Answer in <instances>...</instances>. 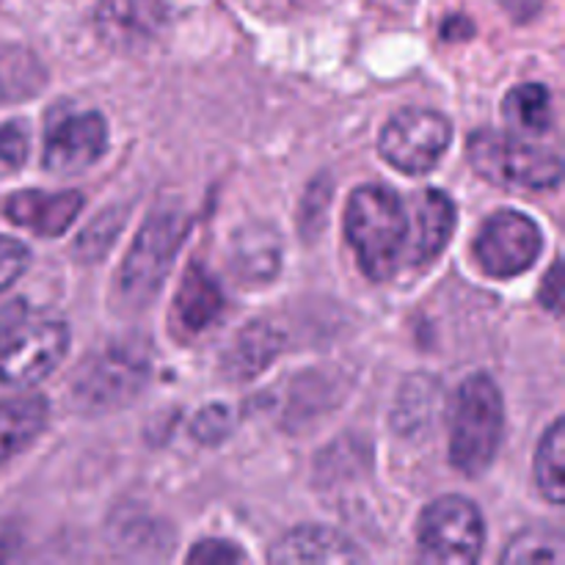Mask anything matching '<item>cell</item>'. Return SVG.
I'll return each instance as SVG.
<instances>
[{
    "mask_svg": "<svg viewBox=\"0 0 565 565\" xmlns=\"http://www.w3.org/2000/svg\"><path fill=\"white\" fill-rule=\"evenodd\" d=\"M408 213L403 199L386 185H359L348 199L345 237L359 268L373 281H386L408 257Z\"/></svg>",
    "mask_w": 565,
    "mask_h": 565,
    "instance_id": "6da1fadb",
    "label": "cell"
},
{
    "mask_svg": "<svg viewBox=\"0 0 565 565\" xmlns=\"http://www.w3.org/2000/svg\"><path fill=\"white\" fill-rule=\"evenodd\" d=\"M505 430L502 395L489 375H469L452 395L450 461L467 478H478L494 463Z\"/></svg>",
    "mask_w": 565,
    "mask_h": 565,
    "instance_id": "7a4b0ae2",
    "label": "cell"
},
{
    "mask_svg": "<svg viewBox=\"0 0 565 565\" xmlns=\"http://www.w3.org/2000/svg\"><path fill=\"white\" fill-rule=\"evenodd\" d=\"M152 373L147 342L116 340L94 351L72 375V403L86 414H105L141 395Z\"/></svg>",
    "mask_w": 565,
    "mask_h": 565,
    "instance_id": "3957f363",
    "label": "cell"
},
{
    "mask_svg": "<svg viewBox=\"0 0 565 565\" xmlns=\"http://www.w3.org/2000/svg\"><path fill=\"white\" fill-rule=\"evenodd\" d=\"M467 158L483 180L500 188H516V191L555 188L561 185L563 177V160L555 149L535 147L500 130L472 132L467 143Z\"/></svg>",
    "mask_w": 565,
    "mask_h": 565,
    "instance_id": "277c9868",
    "label": "cell"
},
{
    "mask_svg": "<svg viewBox=\"0 0 565 565\" xmlns=\"http://www.w3.org/2000/svg\"><path fill=\"white\" fill-rule=\"evenodd\" d=\"M188 230L191 218L177 210H158L141 226L119 270V298L127 307H147L158 296Z\"/></svg>",
    "mask_w": 565,
    "mask_h": 565,
    "instance_id": "5b68a950",
    "label": "cell"
},
{
    "mask_svg": "<svg viewBox=\"0 0 565 565\" xmlns=\"http://www.w3.org/2000/svg\"><path fill=\"white\" fill-rule=\"evenodd\" d=\"M417 539L425 561L472 565L483 555L486 524L467 497H439L419 516Z\"/></svg>",
    "mask_w": 565,
    "mask_h": 565,
    "instance_id": "8992f818",
    "label": "cell"
},
{
    "mask_svg": "<svg viewBox=\"0 0 565 565\" xmlns=\"http://www.w3.org/2000/svg\"><path fill=\"white\" fill-rule=\"evenodd\" d=\"M452 141L450 119L430 108H403L381 130L379 149L403 174H428Z\"/></svg>",
    "mask_w": 565,
    "mask_h": 565,
    "instance_id": "52a82bcc",
    "label": "cell"
},
{
    "mask_svg": "<svg viewBox=\"0 0 565 565\" xmlns=\"http://www.w3.org/2000/svg\"><path fill=\"white\" fill-rule=\"evenodd\" d=\"M0 342V384L22 390L44 381L64 362L70 329L61 320L17 323Z\"/></svg>",
    "mask_w": 565,
    "mask_h": 565,
    "instance_id": "ba28073f",
    "label": "cell"
},
{
    "mask_svg": "<svg viewBox=\"0 0 565 565\" xmlns=\"http://www.w3.org/2000/svg\"><path fill=\"white\" fill-rule=\"evenodd\" d=\"M544 248V235L530 215L519 210H500L491 215L475 241V259L480 270L494 279H513L533 268Z\"/></svg>",
    "mask_w": 565,
    "mask_h": 565,
    "instance_id": "9c48e42d",
    "label": "cell"
},
{
    "mask_svg": "<svg viewBox=\"0 0 565 565\" xmlns=\"http://www.w3.org/2000/svg\"><path fill=\"white\" fill-rule=\"evenodd\" d=\"M108 147V125L97 110L72 114L53 121L44 138L42 163L55 174H75L103 158Z\"/></svg>",
    "mask_w": 565,
    "mask_h": 565,
    "instance_id": "30bf717a",
    "label": "cell"
},
{
    "mask_svg": "<svg viewBox=\"0 0 565 565\" xmlns=\"http://www.w3.org/2000/svg\"><path fill=\"white\" fill-rule=\"evenodd\" d=\"M94 22L105 44L119 53H132L158 39L166 11L158 0H99Z\"/></svg>",
    "mask_w": 565,
    "mask_h": 565,
    "instance_id": "8fae6325",
    "label": "cell"
},
{
    "mask_svg": "<svg viewBox=\"0 0 565 565\" xmlns=\"http://www.w3.org/2000/svg\"><path fill=\"white\" fill-rule=\"evenodd\" d=\"M81 210V191H20L6 199L3 204V213L11 224L36 232L42 237H55L70 230Z\"/></svg>",
    "mask_w": 565,
    "mask_h": 565,
    "instance_id": "7c38bea8",
    "label": "cell"
},
{
    "mask_svg": "<svg viewBox=\"0 0 565 565\" xmlns=\"http://www.w3.org/2000/svg\"><path fill=\"white\" fill-rule=\"evenodd\" d=\"M270 563H362L364 552L329 527H296L281 535L270 550Z\"/></svg>",
    "mask_w": 565,
    "mask_h": 565,
    "instance_id": "4fadbf2b",
    "label": "cell"
},
{
    "mask_svg": "<svg viewBox=\"0 0 565 565\" xmlns=\"http://www.w3.org/2000/svg\"><path fill=\"white\" fill-rule=\"evenodd\" d=\"M230 268L246 285H268L281 270V237L268 224H248L232 235Z\"/></svg>",
    "mask_w": 565,
    "mask_h": 565,
    "instance_id": "5bb4252c",
    "label": "cell"
},
{
    "mask_svg": "<svg viewBox=\"0 0 565 565\" xmlns=\"http://www.w3.org/2000/svg\"><path fill=\"white\" fill-rule=\"evenodd\" d=\"M221 309H224V292H221L218 281L202 265H191L174 298L177 329L191 337L202 334L210 323L218 320Z\"/></svg>",
    "mask_w": 565,
    "mask_h": 565,
    "instance_id": "9a60e30c",
    "label": "cell"
},
{
    "mask_svg": "<svg viewBox=\"0 0 565 565\" xmlns=\"http://www.w3.org/2000/svg\"><path fill=\"white\" fill-rule=\"evenodd\" d=\"M281 351V334L265 320H252L224 353V375L232 381H248L263 373Z\"/></svg>",
    "mask_w": 565,
    "mask_h": 565,
    "instance_id": "2e32d148",
    "label": "cell"
},
{
    "mask_svg": "<svg viewBox=\"0 0 565 565\" xmlns=\"http://www.w3.org/2000/svg\"><path fill=\"white\" fill-rule=\"evenodd\" d=\"M452 230H456V204L445 191L428 188L417 199V237L408 248V259L425 265L439 257L441 248L450 243Z\"/></svg>",
    "mask_w": 565,
    "mask_h": 565,
    "instance_id": "e0dca14e",
    "label": "cell"
},
{
    "mask_svg": "<svg viewBox=\"0 0 565 565\" xmlns=\"http://www.w3.org/2000/svg\"><path fill=\"white\" fill-rule=\"evenodd\" d=\"M47 425V401L42 395L0 401V467L39 439Z\"/></svg>",
    "mask_w": 565,
    "mask_h": 565,
    "instance_id": "ac0fdd59",
    "label": "cell"
},
{
    "mask_svg": "<svg viewBox=\"0 0 565 565\" xmlns=\"http://www.w3.org/2000/svg\"><path fill=\"white\" fill-rule=\"evenodd\" d=\"M47 83L42 61L25 47L0 50V105L33 97Z\"/></svg>",
    "mask_w": 565,
    "mask_h": 565,
    "instance_id": "d6986e66",
    "label": "cell"
},
{
    "mask_svg": "<svg viewBox=\"0 0 565 565\" xmlns=\"http://www.w3.org/2000/svg\"><path fill=\"white\" fill-rule=\"evenodd\" d=\"M535 483L539 491L552 502L561 505L565 500V425L555 419L541 439L535 452Z\"/></svg>",
    "mask_w": 565,
    "mask_h": 565,
    "instance_id": "ffe728a7",
    "label": "cell"
},
{
    "mask_svg": "<svg viewBox=\"0 0 565 565\" xmlns=\"http://www.w3.org/2000/svg\"><path fill=\"white\" fill-rule=\"evenodd\" d=\"M505 119L527 132H544L552 127V94L544 83H522L505 97Z\"/></svg>",
    "mask_w": 565,
    "mask_h": 565,
    "instance_id": "44dd1931",
    "label": "cell"
},
{
    "mask_svg": "<svg viewBox=\"0 0 565 565\" xmlns=\"http://www.w3.org/2000/svg\"><path fill=\"white\" fill-rule=\"evenodd\" d=\"M563 561V539L557 533H552V530H527V533L516 535V539L508 544L505 555H502V563L516 565H561Z\"/></svg>",
    "mask_w": 565,
    "mask_h": 565,
    "instance_id": "7402d4cb",
    "label": "cell"
},
{
    "mask_svg": "<svg viewBox=\"0 0 565 565\" xmlns=\"http://www.w3.org/2000/svg\"><path fill=\"white\" fill-rule=\"evenodd\" d=\"M125 221H127V215H121V210H108V213H103L99 218H94L92 224L86 226V232L77 237V243H75L77 257L81 259L103 257V254L114 246L116 235L121 232Z\"/></svg>",
    "mask_w": 565,
    "mask_h": 565,
    "instance_id": "603a6c76",
    "label": "cell"
},
{
    "mask_svg": "<svg viewBox=\"0 0 565 565\" xmlns=\"http://www.w3.org/2000/svg\"><path fill=\"white\" fill-rule=\"evenodd\" d=\"M232 430H235V414L224 403L204 406L191 423L193 439L202 441V445H221Z\"/></svg>",
    "mask_w": 565,
    "mask_h": 565,
    "instance_id": "cb8c5ba5",
    "label": "cell"
},
{
    "mask_svg": "<svg viewBox=\"0 0 565 565\" xmlns=\"http://www.w3.org/2000/svg\"><path fill=\"white\" fill-rule=\"evenodd\" d=\"M188 563L193 565H232V563H246L248 555L237 544L224 539H204L188 552Z\"/></svg>",
    "mask_w": 565,
    "mask_h": 565,
    "instance_id": "d4e9b609",
    "label": "cell"
},
{
    "mask_svg": "<svg viewBox=\"0 0 565 565\" xmlns=\"http://www.w3.org/2000/svg\"><path fill=\"white\" fill-rule=\"evenodd\" d=\"M28 160V127L6 121L0 127V171H17Z\"/></svg>",
    "mask_w": 565,
    "mask_h": 565,
    "instance_id": "484cf974",
    "label": "cell"
},
{
    "mask_svg": "<svg viewBox=\"0 0 565 565\" xmlns=\"http://www.w3.org/2000/svg\"><path fill=\"white\" fill-rule=\"evenodd\" d=\"M31 265V252L17 237L0 235V292L9 290Z\"/></svg>",
    "mask_w": 565,
    "mask_h": 565,
    "instance_id": "4316f807",
    "label": "cell"
},
{
    "mask_svg": "<svg viewBox=\"0 0 565 565\" xmlns=\"http://www.w3.org/2000/svg\"><path fill=\"white\" fill-rule=\"evenodd\" d=\"M563 301V279H561V263L552 265L550 276L544 279V287H541V303L550 307L552 312H561Z\"/></svg>",
    "mask_w": 565,
    "mask_h": 565,
    "instance_id": "83f0119b",
    "label": "cell"
},
{
    "mask_svg": "<svg viewBox=\"0 0 565 565\" xmlns=\"http://www.w3.org/2000/svg\"><path fill=\"white\" fill-rule=\"evenodd\" d=\"M22 315H25V303L22 301H14L6 309H0V340H3L17 323H22Z\"/></svg>",
    "mask_w": 565,
    "mask_h": 565,
    "instance_id": "f1b7e54d",
    "label": "cell"
},
{
    "mask_svg": "<svg viewBox=\"0 0 565 565\" xmlns=\"http://www.w3.org/2000/svg\"><path fill=\"white\" fill-rule=\"evenodd\" d=\"M475 33L472 22L467 20V17H450V20L445 22V28H441V36L445 39H469Z\"/></svg>",
    "mask_w": 565,
    "mask_h": 565,
    "instance_id": "f546056e",
    "label": "cell"
}]
</instances>
